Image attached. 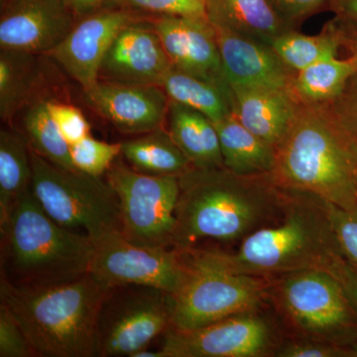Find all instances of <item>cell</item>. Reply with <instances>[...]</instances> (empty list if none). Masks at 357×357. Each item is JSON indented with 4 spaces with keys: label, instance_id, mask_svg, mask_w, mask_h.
I'll use <instances>...</instances> for the list:
<instances>
[{
    "label": "cell",
    "instance_id": "obj_1",
    "mask_svg": "<svg viewBox=\"0 0 357 357\" xmlns=\"http://www.w3.org/2000/svg\"><path fill=\"white\" fill-rule=\"evenodd\" d=\"M174 248L201 239L241 241L280 220L284 191L270 173L241 175L222 168H192L178 177Z\"/></svg>",
    "mask_w": 357,
    "mask_h": 357
},
{
    "label": "cell",
    "instance_id": "obj_2",
    "mask_svg": "<svg viewBox=\"0 0 357 357\" xmlns=\"http://www.w3.org/2000/svg\"><path fill=\"white\" fill-rule=\"evenodd\" d=\"M277 187L307 192L338 208L357 201V141L328 103L299 105L276 148L270 172Z\"/></svg>",
    "mask_w": 357,
    "mask_h": 357
},
{
    "label": "cell",
    "instance_id": "obj_3",
    "mask_svg": "<svg viewBox=\"0 0 357 357\" xmlns=\"http://www.w3.org/2000/svg\"><path fill=\"white\" fill-rule=\"evenodd\" d=\"M283 191L280 220L249 234L236 252L210 249L218 264L236 273L272 278L301 270L328 271L342 256L328 203L307 192Z\"/></svg>",
    "mask_w": 357,
    "mask_h": 357
},
{
    "label": "cell",
    "instance_id": "obj_4",
    "mask_svg": "<svg viewBox=\"0 0 357 357\" xmlns=\"http://www.w3.org/2000/svg\"><path fill=\"white\" fill-rule=\"evenodd\" d=\"M110 289L91 273L34 287L2 277L0 297L36 356L95 357L98 314Z\"/></svg>",
    "mask_w": 357,
    "mask_h": 357
},
{
    "label": "cell",
    "instance_id": "obj_5",
    "mask_svg": "<svg viewBox=\"0 0 357 357\" xmlns=\"http://www.w3.org/2000/svg\"><path fill=\"white\" fill-rule=\"evenodd\" d=\"M0 227L6 270L2 277L14 285H54L89 273L95 241L49 217L31 189Z\"/></svg>",
    "mask_w": 357,
    "mask_h": 357
},
{
    "label": "cell",
    "instance_id": "obj_6",
    "mask_svg": "<svg viewBox=\"0 0 357 357\" xmlns=\"http://www.w3.org/2000/svg\"><path fill=\"white\" fill-rule=\"evenodd\" d=\"M268 305L286 337L357 345V316L331 272L307 269L270 278Z\"/></svg>",
    "mask_w": 357,
    "mask_h": 357
},
{
    "label": "cell",
    "instance_id": "obj_7",
    "mask_svg": "<svg viewBox=\"0 0 357 357\" xmlns=\"http://www.w3.org/2000/svg\"><path fill=\"white\" fill-rule=\"evenodd\" d=\"M185 252L182 283L172 294V326L192 330L268 305L270 278L236 273L218 264L210 250Z\"/></svg>",
    "mask_w": 357,
    "mask_h": 357
},
{
    "label": "cell",
    "instance_id": "obj_8",
    "mask_svg": "<svg viewBox=\"0 0 357 357\" xmlns=\"http://www.w3.org/2000/svg\"><path fill=\"white\" fill-rule=\"evenodd\" d=\"M30 157L32 192L49 217L66 229L84 230L95 243L122 234L119 198L107 181L55 165L31 149Z\"/></svg>",
    "mask_w": 357,
    "mask_h": 357
},
{
    "label": "cell",
    "instance_id": "obj_9",
    "mask_svg": "<svg viewBox=\"0 0 357 357\" xmlns=\"http://www.w3.org/2000/svg\"><path fill=\"white\" fill-rule=\"evenodd\" d=\"M172 294L146 286H117L103 300L96 325V356H130L172 326Z\"/></svg>",
    "mask_w": 357,
    "mask_h": 357
},
{
    "label": "cell",
    "instance_id": "obj_10",
    "mask_svg": "<svg viewBox=\"0 0 357 357\" xmlns=\"http://www.w3.org/2000/svg\"><path fill=\"white\" fill-rule=\"evenodd\" d=\"M105 175L119 198L123 236L140 245L174 248L178 177L147 175L117 159Z\"/></svg>",
    "mask_w": 357,
    "mask_h": 357
},
{
    "label": "cell",
    "instance_id": "obj_11",
    "mask_svg": "<svg viewBox=\"0 0 357 357\" xmlns=\"http://www.w3.org/2000/svg\"><path fill=\"white\" fill-rule=\"evenodd\" d=\"M286 335L273 312H241L192 328H170L163 335L162 357H275Z\"/></svg>",
    "mask_w": 357,
    "mask_h": 357
},
{
    "label": "cell",
    "instance_id": "obj_12",
    "mask_svg": "<svg viewBox=\"0 0 357 357\" xmlns=\"http://www.w3.org/2000/svg\"><path fill=\"white\" fill-rule=\"evenodd\" d=\"M95 243L89 273L109 288L146 286L174 294L184 278L185 252L180 249L140 245L121 232Z\"/></svg>",
    "mask_w": 357,
    "mask_h": 357
},
{
    "label": "cell",
    "instance_id": "obj_13",
    "mask_svg": "<svg viewBox=\"0 0 357 357\" xmlns=\"http://www.w3.org/2000/svg\"><path fill=\"white\" fill-rule=\"evenodd\" d=\"M0 48L47 55L76 24L67 0H4Z\"/></svg>",
    "mask_w": 357,
    "mask_h": 357
},
{
    "label": "cell",
    "instance_id": "obj_14",
    "mask_svg": "<svg viewBox=\"0 0 357 357\" xmlns=\"http://www.w3.org/2000/svg\"><path fill=\"white\" fill-rule=\"evenodd\" d=\"M144 16L117 9H100L84 16L67 37L46 56L53 59L84 91L98 82L100 66L122 28Z\"/></svg>",
    "mask_w": 357,
    "mask_h": 357
},
{
    "label": "cell",
    "instance_id": "obj_15",
    "mask_svg": "<svg viewBox=\"0 0 357 357\" xmlns=\"http://www.w3.org/2000/svg\"><path fill=\"white\" fill-rule=\"evenodd\" d=\"M172 67L152 20L142 17L116 35L103 59L98 79L160 86Z\"/></svg>",
    "mask_w": 357,
    "mask_h": 357
},
{
    "label": "cell",
    "instance_id": "obj_16",
    "mask_svg": "<svg viewBox=\"0 0 357 357\" xmlns=\"http://www.w3.org/2000/svg\"><path fill=\"white\" fill-rule=\"evenodd\" d=\"M89 105L121 133L141 135L165 128L170 98L155 84L98 79L84 91Z\"/></svg>",
    "mask_w": 357,
    "mask_h": 357
},
{
    "label": "cell",
    "instance_id": "obj_17",
    "mask_svg": "<svg viewBox=\"0 0 357 357\" xmlns=\"http://www.w3.org/2000/svg\"><path fill=\"white\" fill-rule=\"evenodd\" d=\"M151 20L173 67L206 79H225L217 31L210 20L187 16Z\"/></svg>",
    "mask_w": 357,
    "mask_h": 357
},
{
    "label": "cell",
    "instance_id": "obj_18",
    "mask_svg": "<svg viewBox=\"0 0 357 357\" xmlns=\"http://www.w3.org/2000/svg\"><path fill=\"white\" fill-rule=\"evenodd\" d=\"M223 79L230 86H271L289 89L296 73L271 45L215 27Z\"/></svg>",
    "mask_w": 357,
    "mask_h": 357
},
{
    "label": "cell",
    "instance_id": "obj_19",
    "mask_svg": "<svg viewBox=\"0 0 357 357\" xmlns=\"http://www.w3.org/2000/svg\"><path fill=\"white\" fill-rule=\"evenodd\" d=\"M231 89L237 119L275 149L290 128L299 103L285 89L243 86Z\"/></svg>",
    "mask_w": 357,
    "mask_h": 357
},
{
    "label": "cell",
    "instance_id": "obj_20",
    "mask_svg": "<svg viewBox=\"0 0 357 357\" xmlns=\"http://www.w3.org/2000/svg\"><path fill=\"white\" fill-rule=\"evenodd\" d=\"M169 132L192 167H225L217 129L210 119L197 110L170 100Z\"/></svg>",
    "mask_w": 357,
    "mask_h": 357
},
{
    "label": "cell",
    "instance_id": "obj_21",
    "mask_svg": "<svg viewBox=\"0 0 357 357\" xmlns=\"http://www.w3.org/2000/svg\"><path fill=\"white\" fill-rule=\"evenodd\" d=\"M206 14L215 27L269 45L283 33L295 30L277 16L267 0H208Z\"/></svg>",
    "mask_w": 357,
    "mask_h": 357
},
{
    "label": "cell",
    "instance_id": "obj_22",
    "mask_svg": "<svg viewBox=\"0 0 357 357\" xmlns=\"http://www.w3.org/2000/svg\"><path fill=\"white\" fill-rule=\"evenodd\" d=\"M160 86L170 100L201 112L213 122L234 114V91L225 79H206L172 67Z\"/></svg>",
    "mask_w": 357,
    "mask_h": 357
},
{
    "label": "cell",
    "instance_id": "obj_23",
    "mask_svg": "<svg viewBox=\"0 0 357 357\" xmlns=\"http://www.w3.org/2000/svg\"><path fill=\"white\" fill-rule=\"evenodd\" d=\"M213 123L220 137L225 168L241 175L271 172L274 148L246 128L236 114Z\"/></svg>",
    "mask_w": 357,
    "mask_h": 357
},
{
    "label": "cell",
    "instance_id": "obj_24",
    "mask_svg": "<svg viewBox=\"0 0 357 357\" xmlns=\"http://www.w3.org/2000/svg\"><path fill=\"white\" fill-rule=\"evenodd\" d=\"M121 145L122 156L140 173L180 177L194 168L165 128L141 134Z\"/></svg>",
    "mask_w": 357,
    "mask_h": 357
},
{
    "label": "cell",
    "instance_id": "obj_25",
    "mask_svg": "<svg viewBox=\"0 0 357 357\" xmlns=\"http://www.w3.org/2000/svg\"><path fill=\"white\" fill-rule=\"evenodd\" d=\"M30 148L25 136L13 128L0 131V225L31 189Z\"/></svg>",
    "mask_w": 357,
    "mask_h": 357
},
{
    "label": "cell",
    "instance_id": "obj_26",
    "mask_svg": "<svg viewBox=\"0 0 357 357\" xmlns=\"http://www.w3.org/2000/svg\"><path fill=\"white\" fill-rule=\"evenodd\" d=\"M357 73V58H332L319 61L296 73L289 93L299 105L332 102Z\"/></svg>",
    "mask_w": 357,
    "mask_h": 357
},
{
    "label": "cell",
    "instance_id": "obj_27",
    "mask_svg": "<svg viewBox=\"0 0 357 357\" xmlns=\"http://www.w3.org/2000/svg\"><path fill=\"white\" fill-rule=\"evenodd\" d=\"M37 56L25 52L0 51V116L11 122L31 100L40 79Z\"/></svg>",
    "mask_w": 357,
    "mask_h": 357
},
{
    "label": "cell",
    "instance_id": "obj_28",
    "mask_svg": "<svg viewBox=\"0 0 357 357\" xmlns=\"http://www.w3.org/2000/svg\"><path fill=\"white\" fill-rule=\"evenodd\" d=\"M342 31L337 21L326 22L317 35H306L290 30L272 41L271 47L281 60L294 72L309 67L319 61L337 58L344 48Z\"/></svg>",
    "mask_w": 357,
    "mask_h": 357
},
{
    "label": "cell",
    "instance_id": "obj_29",
    "mask_svg": "<svg viewBox=\"0 0 357 357\" xmlns=\"http://www.w3.org/2000/svg\"><path fill=\"white\" fill-rule=\"evenodd\" d=\"M23 128L30 149L51 163L75 169L70 145L61 133L47 107V100H36L25 107Z\"/></svg>",
    "mask_w": 357,
    "mask_h": 357
},
{
    "label": "cell",
    "instance_id": "obj_30",
    "mask_svg": "<svg viewBox=\"0 0 357 357\" xmlns=\"http://www.w3.org/2000/svg\"><path fill=\"white\" fill-rule=\"evenodd\" d=\"M206 1L208 0H103L100 9H117L137 15L152 14L156 17L187 16L208 20Z\"/></svg>",
    "mask_w": 357,
    "mask_h": 357
},
{
    "label": "cell",
    "instance_id": "obj_31",
    "mask_svg": "<svg viewBox=\"0 0 357 357\" xmlns=\"http://www.w3.org/2000/svg\"><path fill=\"white\" fill-rule=\"evenodd\" d=\"M121 143H109L89 135L70 145V157L75 169L95 177L107 174L121 155Z\"/></svg>",
    "mask_w": 357,
    "mask_h": 357
},
{
    "label": "cell",
    "instance_id": "obj_32",
    "mask_svg": "<svg viewBox=\"0 0 357 357\" xmlns=\"http://www.w3.org/2000/svg\"><path fill=\"white\" fill-rule=\"evenodd\" d=\"M328 206L342 255L357 269V201L349 208Z\"/></svg>",
    "mask_w": 357,
    "mask_h": 357
},
{
    "label": "cell",
    "instance_id": "obj_33",
    "mask_svg": "<svg viewBox=\"0 0 357 357\" xmlns=\"http://www.w3.org/2000/svg\"><path fill=\"white\" fill-rule=\"evenodd\" d=\"M275 357H357V345L285 337Z\"/></svg>",
    "mask_w": 357,
    "mask_h": 357
},
{
    "label": "cell",
    "instance_id": "obj_34",
    "mask_svg": "<svg viewBox=\"0 0 357 357\" xmlns=\"http://www.w3.org/2000/svg\"><path fill=\"white\" fill-rule=\"evenodd\" d=\"M47 107L70 145L91 135V126L83 112L75 105L55 100H47Z\"/></svg>",
    "mask_w": 357,
    "mask_h": 357
},
{
    "label": "cell",
    "instance_id": "obj_35",
    "mask_svg": "<svg viewBox=\"0 0 357 357\" xmlns=\"http://www.w3.org/2000/svg\"><path fill=\"white\" fill-rule=\"evenodd\" d=\"M36 356L29 340L13 314L0 306V357Z\"/></svg>",
    "mask_w": 357,
    "mask_h": 357
},
{
    "label": "cell",
    "instance_id": "obj_36",
    "mask_svg": "<svg viewBox=\"0 0 357 357\" xmlns=\"http://www.w3.org/2000/svg\"><path fill=\"white\" fill-rule=\"evenodd\" d=\"M279 18L291 29L301 25L312 15L328 11L331 0H267Z\"/></svg>",
    "mask_w": 357,
    "mask_h": 357
},
{
    "label": "cell",
    "instance_id": "obj_37",
    "mask_svg": "<svg viewBox=\"0 0 357 357\" xmlns=\"http://www.w3.org/2000/svg\"><path fill=\"white\" fill-rule=\"evenodd\" d=\"M328 105L340 126L357 141V73L347 82L342 93Z\"/></svg>",
    "mask_w": 357,
    "mask_h": 357
},
{
    "label": "cell",
    "instance_id": "obj_38",
    "mask_svg": "<svg viewBox=\"0 0 357 357\" xmlns=\"http://www.w3.org/2000/svg\"><path fill=\"white\" fill-rule=\"evenodd\" d=\"M337 279L357 316V269L340 256L328 270Z\"/></svg>",
    "mask_w": 357,
    "mask_h": 357
},
{
    "label": "cell",
    "instance_id": "obj_39",
    "mask_svg": "<svg viewBox=\"0 0 357 357\" xmlns=\"http://www.w3.org/2000/svg\"><path fill=\"white\" fill-rule=\"evenodd\" d=\"M328 11L340 27L357 32V0H331Z\"/></svg>",
    "mask_w": 357,
    "mask_h": 357
},
{
    "label": "cell",
    "instance_id": "obj_40",
    "mask_svg": "<svg viewBox=\"0 0 357 357\" xmlns=\"http://www.w3.org/2000/svg\"><path fill=\"white\" fill-rule=\"evenodd\" d=\"M76 15L86 16L98 11L103 0H67Z\"/></svg>",
    "mask_w": 357,
    "mask_h": 357
},
{
    "label": "cell",
    "instance_id": "obj_41",
    "mask_svg": "<svg viewBox=\"0 0 357 357\" xmlns=\"http://www.w3.org/2000/svg\"><path fill=\"white\" fill-rule=\"evenodd\" d=\"M342 28V45L344 49L351 54V56L357 58V32L349 31Z\"/></svg>",
    "mask_w": 357,
    "mask_h": 357
},
{
    "label": "cell",
    "instance_id": "obj_42",
    "mask_svg": "<svg viewBox=\"0 0 357 357\" xmlns=\"http://www.w3.org/2000/svg\"><path fill=\"white\" fill-rule=\"evenodd\" d=\"M132 357H162L161 352L158 351H151V349H144L134 354Z\"/></svg>",
    "mask_w": 357,
    "mask_h": 357
},
{
    "label": "cell",
    "instance_id": "obj_43",
    "mask_svg": "<svg viewBox=\"0 0 357 357\" xmlns=\"http://www.w3.org/2000/svg\"><path fill=\"white\" fill-rule=\"evenodd\" d=\"M2 1H3V0H2Z\"/></svg>",
    "mask_w": 357,
    "mask_h": 357
}]
</instances>
